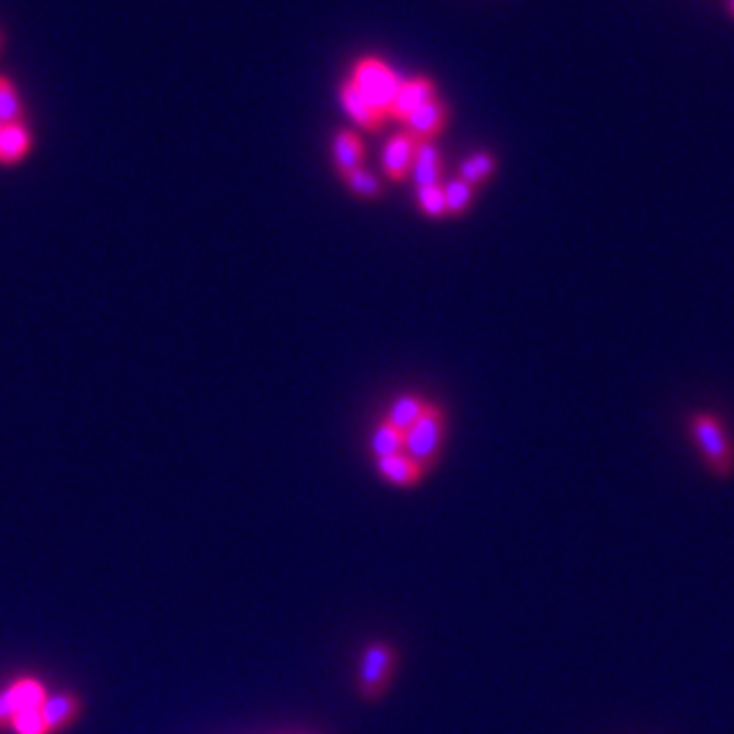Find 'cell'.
Listing matches in <instances>:
<instances>
[{
	"instance_id": "cell-4",
	"label": "cell",
	"mask_w": 734,
	"mask_h": 734,
	"mask_svg": "<svg viewBox=\"0 0 734 734\" xmlns=\"http://www.w3.org/2000/svg\"><path fill=\"white\" fill-rule=\"evenodd\" d=\"M397 669V650L395 645H389L384 639L370 642L362 653L359 661V677H357V691L367 702H376L384 696V691L392 683Z\"/></svg>"
},
{
	"instance_id": "cell-16",
	"label": "cell",
	"mask_w": 734,
	"mask_h": 734,
	"mask_svg": "<svg viewBox=\"0 0 734 734\" xmlns=\"http://www.w3.org/2000/svg\"><path fill=\"white\" fill-rule=\"evenodd\" d=\"M11 699L17 702V710H28V707H41L47 699V686L36 680V677H17L9 686Z\"/></svg>"
},
{
	"instance_id": "cell-22",
	"label": "cell",
	"mask_w": 734,
	"mask_h": 734,
	"mask_svg": "<svg viewBox=\"0 0 734 734\" xmlns=\"http://www.w3.org/2000/svg\"><path fill=\"white\" fill-rule=\"evenodd\" d=\"M11 729L17 734H49L47 724H44V715H41V707H28V710H20L11 721Z\"/></svg>"
},
{
	"instance_id": "cell-7",
	"label": "cell",
	"mask_w": 734,
	"mask_h": 734,
	"mask_svg": "<svg viewBox=\"0 0 734 734\" xmlns=\"http://www.w3.org/2000/svg\"><path fill=\"white\" fill-rule=\"evenodd\" d=\"M438 96V87H435L433 79L427 77H411V79H403V85L397 90L395 101H392V109H389V117H395V120H406L411 112L427 104V101H433Z\"/></svg>"
},
{
	"instance_id": "cell-25",
	"label": "cell",
	"mask_w": 734,
	"mask_h": 734,
	"mask_svg": "<svg viewBox=\"0 0 734 734\" xmlns=\"http://www.w3.org/2000/svg\"><path fill=\"white\" fill-rule=\"evenodd\" d=\"M0 44H3V36H0Z\"/></svg>"
},
{
	"instance_id": "cell-24",
	"label": "cell",
	"mask_w": 734,
	"mask_h": 734,
	"mask_svg": "<svg viewBox=\"0 0 734 734\" xmlns=\"http://www.w3.org/2000/svg\"><path fill=\"white\" fill-rule=\"evenodd\" d=\"M729 14H732V17H734V0H729Z\"/></svg>"
},
{
	"instance_id": "cell-10",
	"label": "cell",
	"mask_w": 734,
	"mask_h": 734,
	"mask_svg": "<svg viewBox=\"0 0 734 734\" xmlns=\"http://www.w3.org/2000/svg\"><path fill=\"white\" fill-rule=\"evenodd\" d=\"M362 158H365V147H362V139H359L354 131H338L335 139H332V161H335V169H338L340 177H346L348 172H354L362 166Z\"/></svg>"
},
{
	"instance_id": "cell-19",
	"label": "cell",
	"mask_w": 734,
	"mask_h": 734,
	"mask_svg": "<svg viewBox=\"0 0 734 734\" xmlns=\"http://www.w3.org/2000/svg\"><path fill=\"white\" fill-rule=\"evenodd\" d=\"M343 183H346V188L351 194L362 196V199H378L381 191H384V185L378 183L376 174H370L367 169H362V166L354 169V172H348L346 177H343Z\"/></svg>"
},
{
	"instance_id": "cell-5",
	"label": "cell",
	"mask_w": 734,
	"mask_h": 734,
	"mask_svg": "<svg viewBox=\"0 0 734 734\" xmlns=\"http://www.w3.org/2000/svg\"><path fill=\"white\" fill-rule=\"evenodd\" d=\"M446 120H449V107L435 96L433 101H427L416 112H411L403 123L416 142H433L435 136L441 134V128L446 126Z\"/></svg>"
},
{
	"instance_id": "cell-18",
	"label": "cell",
	"mask_w": 734,
	"mask_h": 734,
	"mask_svg": "<svg viewBox=\"0 0 734 734\" xmlns=\"http://www.w3.org/2000/svg\"><path fill=\"white\" fill-rule=\"evenodd\" d=\"M474 185L465 183L460 177H454L452 183L444 185V202H446V215H463L471 202H474Z\"/></svg>"
},
{
	"instance_id": "cell-8",
	"label": "cell",
	"mask_w": 734,
	"mask_h": 734,
	"mask_svg": "<svg viewBox=\"0 0 734 734\" xmlns=\"http://www.w3.org/2000/svg\"><path fill=\"white\" fill-rule=\"evenodd\" d=\"M338 96H340V104H343V109H346V115L357 123V126L367 128V131H378V128L384 126V120L387 117L381 115L370 101H367L362 93L357 90V85L351 82V79H346L343 85H340L338 90Z\"/></svg>"
},
{
	"instance_id": "cell-20",
	"label": "cell",
	"mask_w": 734,
	"mask_h": 734,
	"mask_svg": "<svg viewBox=\"0 0 734 734\" xmlns=\"http://www.w3.org/2000/svg\"><path fill=\"white\" fill-rule=\"evenodd\" d=\"M9 123H22V104L17 87L6 77H0V126H9Z\"/></svg>"
},
{
	"instance_id": "cell-3",
	"label": "cell",
	"mask_w": 734,
	"mask_h": 734,
	"mask_svg": "<svg viewBox=\"0 0 734 734\" xmlns=\"http://www.w3.org/2000/svg\"><path fill=\"white\" fill-rule=\"evenodd\" d=\"M446 433V414L444 408L427 403L425 414L416 419L414 425L406 430V446L403 452L414 460L422 471L433 468V463L441 454V444H444Z\"/></svg>"
},
{
	"instance_id": "cell-21",
	"label": "cell",
	"mask_w": 734,
	"mask_h": 734,
	"mask_svg": "<svg viewBox=\"0 0 734 734\" xmlns=\"http://www.w3.org/2000/svg\"><path fill=\"white\" fill-rule=\"evenodd\" d=\"M416 204L419 210L430 218H441L446 215L444 202V185H425V188H416Z\"/></svg>"
},
{
	"instance_id": "cell-6",
	"label": "cell",
	"mask_w": 734,
	"mask_h": 734,
	"mask_svg": "<svg viewBox=\"0 0 734 734\" xmlns=\"http://www.w3.org/2000/svg\"><path fill=\"white\" fill-rule=\"evenodd\" d=\"M414 150L416 139L408 131H400L387 142L384 155H381V166L392 183H403L408 174H411V164H414Z\"/></svg>"
},
{
	"instance_id": "cell-1",
	"label": "cell",
	"mask_w": 734,
	"mask_h": 734,
	"mask_svg": "<svg viewBox=\"0 0 734 734\" xmlns=\"http://www.w3.org/2000/svg\"><path fill=\"white\" fill-rule=\"evenodd\" d=\"M696 449L705 457L707 468L715 476H729L734 471V446L724 422L713 414H694L688 422Z\"/></svg>"
},
{
	"instance_id": "cell-14",
	"label": "cell",
	"mask_w": 734,
	"mask_h": 734,
	"mask_svg": "<svg viewBox=\"0 0 734 734\" xmlns=\"http://www.w3.org/2000/svg\"><path fill=\"white\" fill-rule=\"evenodd\" d=\"M425 408H427L425 397L408 392V395H400L392 400V406H389V411H387V422L406 435L408 427L414 425L416 419L425 414Z\"/></svg>"
},
{
	"instance_id": "cell-12",
	"label": "cell",
	"mask_w": 734,
	"mask_h": 734,
	"mask_svg": "<svg viewBox=\"0 0 734 734\" xmlns=\"http://www.w3.org/2000/svg\"><path fill=\"white\" fill-rule=\"evenodd\" d=\"M411 174H414L416 188L441 185V153H438L435 142H416Z\"/></svg>"
},
{
	"instance_id": "cell-9",
	"label": "cell",
	"mask_w": 734,
	"mask_h": 734,
	"mask_svg": "<svg viewBox=\"0 0 734 734\" xmlns=\"http://www.w3.org/2000/svg\"><path fill=\"white\" fill-rule=\"evenodd\" d=\"M82 710V702H79L77 694L71 691H63V694L47 696L44 705H41V715H44V724H47V732H60L66 729L68 724H74V718Z\"/></svg>"
},
{
	"instance_id": "cell-17",
	"label": "cell",
	"mask_w": 734,
	"mask_h": 734,
	"mask_svg": "<svg viewBox=\"0 0 734 734\" xmlns=\"http://www.w3.org/2000/svg\"><path fill=\"white\" fill-rule=\"evenodd\" d=\"M493 172H495V158L490 153H484V150L468 155L463 164H460V180L471 183L474 188L476 185L487 183V180L493 177Z\"/></svg>"
},
{
	"instance_id": "cell-23",
	"label": "cell",
	"mask_w": 734,
	"mask_h": 734,
	"mask_svg": "<svg viewBox=\"0 0 734 734\" xmlns=\"http://www.w3.org/2000/svg\"><path fill=\"white\" fill-rule=\"evenodd\" d=\"M17 713H20V710H17V702L11 699L9 688H6V691H0V729L11 726V721H14V715Z\"/></svg>"
},
{
	"instance_id": "cell-11",
	"label": "cell",
	"mask_w": 734,
	"mask_h": 734,
	"mask_svg": "<svg viewBox=\"0 0 734 734\" xmlns=\"http://www.w3.org/2000/svg\"><path fill=\"white\" fill-rule=\"evenodd\" d=\"M376 468L378 474L384 476L389 484H395V487H414L425 476V471L406 452L392 454V457H381V460H376Z\"/></svg>"
},
{
	"instance_id": "cell-15",
	"label": "cell",
	"mask_w": 734,
	"mask_h": 734,
	"mask_svg": "<svg viewBox=\"0 0 734 734\" xmlns=\"http://www.w3.org/2000/svg\"><path fill=\"white\" fill-rule=\"evenodd\" d=\"M403 446H406V435L400 433L397 427L389 425L387 419H384V422L373 430V435H370V452H373L376 460L400 454L403 452Z\"/></svg>"
},
{
	"instance_id": "cell-2",
	"label": "cell",
	"mask_w": 734,
	"mask_h": 734,
	"mask_svg": "<svg viewBox=\"0 0 734 734\" xmlns=\"http://www.w3.org/2000/svg\"><path fill=\"white\" fill-rule=\"evenodd\" d=\"M351 82L357 85V90L362 96L373 104V107L381 112L384 117H389V109H392V101H395L397 90L403 85V77L397 74L395 68L387 66L381 58H367L357 60L354 68H351Z\"/></svg>"
},
{
	"instance_id": "cell-13",
	"label": "cell",
	"mask_w": 734,
	"mask_h": 734,
	"mask_svg": "<svg viewBox=\"0 0 734 734\" xmlns=\"http://www.w3.org/2000/svg\"><path fill=\"white\" fill-rule=\"evenodd\" d=\"M30 131L25 123H9L0 126V164H17L30 153Z\"/></svg>"
}]
</instances>
